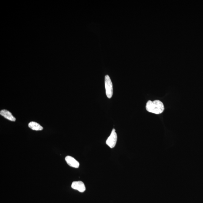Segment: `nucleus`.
<instances>
[{"mask_svg":"<svg viewBox=\"0 0 203 203\" xmlns=\"http://www.w3.org/2000/svg\"><path fill=\"white\" fill-rule=\"evenodd\" d=\"M146 108L147 111L156 114H161L164 110L163 102L159 100H149L146 103Z\"/></svg>","mask_w":203,"mask_h":203,"instance_id":"f257e3e1","label":"nucleus"},{"mask_svg":"<svg viewBox=\"0 0 203 203\" xmlns=\"http://www.w3.org/2000/svg\"><path fill=\"white\" fill-rule=\"evenodd\" d=\"M105 87L106 94L108 98H111L113 95V86L111 79L108 75L105 76Z\"/></svg>","mask_w":203,"mask_h":203,"instance_id":"f03ea898","label":"nucleus"},{"mask_svg":"<svg viewBox=\"0 0 203 203\" xmlns=\"http://www.w3.org/2000/svg\"><path fill=\"white\" fill-rule=\"evenodd\" d=\"M117 134L116 132V130L114 129H113L111 134L107 140L106 144L110 148H113L116 146V143H117Z\"/></svg>","mask_w":203,"mask_h":203,"instance_id":"7ed1b4c3","label":"nucleus"},{"mask_svg":"<svg viewBox=\"0 0 203 203\" xmlns=\"http://www.w3.org/2000/svg\"><path fill=\"white\" fill-rule=\"evenodd\" d=\"M71 187L73 189L78 190L81 193L84 192L86 190L84 183L81 181L73 182Z\"/></svg>","mask_w":203,"mask_h":203,"instance_id":"20e7f679","label":"nucleus"},{"mask_svg":"<svg viewBox=\"0 0 203 203\" xmlns=\"http://www.w3.org/2000/svg\"><path fill=\"white\" fill-rule=\"evenodd\" d=\"M65 160L68 164L72 167L78 168L80 163L76 159L70 156H67L65 158Z\"/></svg>","mask_w":203,"mask_h":203,"instance_id":"39448f33","label":"nucleus"},{"mask_svg":"<svg viewBox=\"0 0 203 203\" xmlns=\"http://www.w3.org/2000/svg\"><path fill=\"white\" fill-rule=\"evenodd\" d=\"M0 114L5 118L8 120H9L12 121V122H15L16 120V119L12 115V113L8 110H1L0 111Z\"/></svg>","mask_w":203,"mask_h":203,"instance_id":"423d86ee","label":"nucleus"},{"mask_svg":"<svg viewBox=\"0 0 203 203\" xmlns=\"http://www.w3.org/2000/svg\"><path fill=\"white\" fill-rule=\"evenodd\" d=\"M28 127L32 130H43V127L40 124L34 122H31L28 124Z\"/></svg>","mask_w":203,"mask_h":203,"instance_id":"0eeeda50","label":"nucleus"}]
</instances>
